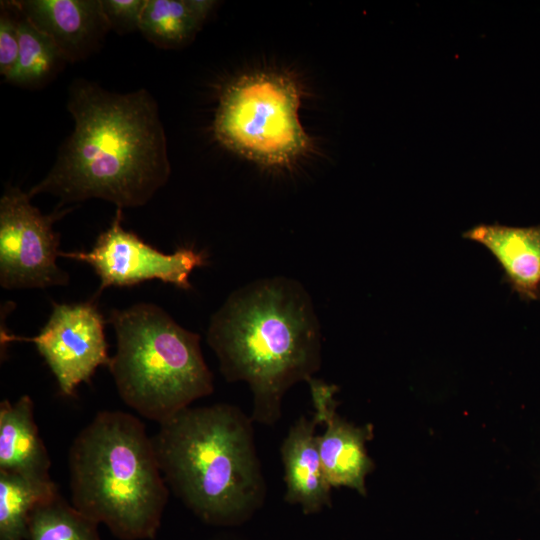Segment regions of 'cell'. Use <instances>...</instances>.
Returning <instances> with one entry per match:
<instances>
[{"label":"cell","mask_w":540,"mask_h":540,"mask_svg":"<svg viewBox=\"0 0 540 540\" xmlns=\"http://www.w3.org/2000/svg\"><path fill=\"white\" fill-rule=\"evenodd\" d=\"M301 98L298 82L286 74L243 75L220 97L214 136L227 149L259 165L291 166L313 147L299 119Z\"/></svg>","instance_id":"8992f818"},{"label":"cell","mask_w":540,"mask_h":540,"mask_svg":"<svg viewBox=\"0 0 540 540\" xmlns=\"http://www.w3.org/2000/svg\"><path fill=\"white\" fill-rule=\"evenodd\" d=\"M253 422L227 403L188 407L152 437L168 487L208 524L239 525L265 502Z\"/></svg>","instance_id":"3957f363"},{"label":"cell","mask_w":540,"mask_h":540,"mask_svg":"<svg viewBox=\"0 0 540 540\" xmlns=\"http://www.w3.org/2000/svg\"><path fill=\"white\" fill-rule=\"evenodd\" d=\"M117 349L107 366L128 406L159 424L214 391L200 336L153 303L111 311Z\"/></svg>","instance_id":"5b68a950"},{"label":"cell","mask_w":540,"mask_h":540,"mask_svg":"<svg viewBox=\"0 0 540 540\" xmlns=\"http://www.w3.org/2000/svg\"><path fill=\"white\" fill-rule=\"evenodd\" d=\"M65 63L54 43L19 11V53L16 65L5 81L24 88L42 87Z\"/></svg>","instance_id":"2e32d148"},{"label":"cell","mask_w":540,"mask_h":540,"mask_svg":"<svg viewBox=\"0 0 540 540\" xmlns=\"http://www.w3.org/2000/svg\"><path fill=\"white\" fill-rule=\"evenodd\" d=\"M122 219V209L117 208L112 223L90 251H60L59 257L89 264L100 279L97 295L111 286L128 287L153 279L190 289V274L207 264L206 253L193 247H179L165 254L125 230Z\"/></svg>","instance_id":"ba28073f"},{"label":"cell","mask_w":540,"mask_h":540,"mask_svg":"<svg viewBox=\"0 0 540 540\" xmlns=\"http://www.w3.org/2000/svg\"><path fill=\"white\" fill-rule=\"evenodd\" d=\"M215 5L211 0H147L139 31L159 48H182L194 40Z\"/></svg>","instance_id":"9a60e30c"},{"label":"cell","mask_w":540,"mask_h":540,"mask_svg":"<svg viewBox=\"0 0 540 540\" xmlns=\"http://www.w3.org/2000/svg\"><path fill=\"white\" fill-rule=\"evenodd\" d=\"M71 504L121 540L155 538L168 501L152 438L122 411H101L68 453Z\"/></svg>","instance_id":"277c9868"},{"label":"cell","mask_w":540,"mask_h":540,"mask_svg":"<svg viewBox=\"0 0 540 540\" xmlns=\"http://www.w3.org/2000/svg\"><path fill=\"white\" fill-rule=\"evenodd\" d=\"M147 0H101L109 29L123 35L139 30Z\"/></svg>","instance_id":"ffe728a7"},{"label":"cell","mask_w":540,"mask_h":540,"mask_svg":"<svg viewBox=\"0 0 540 540\" xmlns=\"http://www.w3.org/2000/svg\"><path fill=\"white\" fill-rule=\"evenodd\" d=\"M20 13L57 47L66 62L98 51L109 26L101 0H13Z\"/></svg>","instance_id":"8fae6325"},{"label":"cell","mask_w":540,"mask_h":540,"mask_svg":"<svg viewBox=\"0 0 540 540\" xmlns=\"http://www.w3.org/2000/svg\"><path fill=\"white\" fill-rule=\"evenodd\" d=\"M31 197L9 187L0 200V285L5 289L46 288L69 283V274L56 263L59 234L56 220L67 210L45 215Z\"/></svg>","instance_id":"52a82bcc"},{"label":"cell","mask_w":540,"mask_h":540,"mask_svg":"<svg viewBox=\"0 0 540 540\" xmlns=\"http://www.w3.org/2000/svg\"><path fill=\"white\" fill-rule=\"evenodd\" d=\"M313 415L325 425L317 436L324 473L332 488L347 487L366 496L365 479L374 469V462L366 450V442L373 436L372 425L356 426L337 413L335 394L338 387L315 377L307 381Z\"/></svg>","instance_id":"30bf717a"},{"label":"cell","mask_w":540,"mask_h":540,"mask_svg":"<svg viewBox=\"0 0 540 540\" xmlns=\"http://www.w3.org/2000/svg\"><path fill=\"white\" fill-rule=\"evenodd\" d=\"M207 343L228 382H245L254 422L272 426L296 383L321 367V329L305 287L292 278L256 280L232 292L211 317Z\"/></svg>","instance_id":"7a4b0ae2"},{"label":"cell","mask_w":540,"mask_h":540,"mask_svg":"<svg viewBox=\"0 0 540 540\" xmlns=\"http://www.w3.org/2000/svg\"><path fill=\"white\" fill-rule=\"evenodd\" d=\"M105 320L94 302L53 303L52 312L35 337L1 333V343H33L54 374L59 391L74 396L81 383H89L96 369L108 366Z\"/></svg>","instance_id":"9c48e42d"},{"label":"cell","mask_w":540,"mask_h":540,"mask_svg":"<svg viewBox=\"0 0 540 540\" xmlns=\"http://www.w3.org/2000/svg\"><path fill=\"white\" fill-rule=\"evenodd\" d=\"M19 53V11L12 1H1L0 74L6 79L13 71Z\"/></svg>","instance_id":"d6986e66"},{"label":"cell","mask_w":540,"mask_h":540,"mask_svg":"<svg viewBox=\"0 0 540 540\" xmlns=\"http://www.w3.org/2000/svg\"><path fill=\"white\" fill-rule=\"evenodd\" d=\"M463 236L492 253L504 271L505 281L523 300L540 299V226L481 224Z\"/></svg>","instance_id":"4fadbf2b"},{"label":"cell","mask_w":540,"mask_h":540,"mask_svg":"<svg viewBox=\"0 0 540 540\" xmlns=\"http://www.w3.org/2000/svg\"><path fill=\"white\" fill-rule=\"evenodd\" d=\"M67 110L74 129L51 170L28 192L31 198L47 193L61 204L98 198L134 208L166 184L167 139L150 92L115 93L78 78L69 87Z\"/></svg>","instance_id":"6da1fadb"},{"label":"cell","mask_w":540,"mask_h":540,"mask_svg":"<svg viewBox=\"0 0 540 540\" xmlns=\"http://www.w3.org/2000/svg\"><path fill=\"white\" fill-rule=\"evenodd\" d=\"M57 492L55 483L44 485L0 472V540H27L31 512Z\"/></svg>","instance_id":"ac0fdd59"},{"label":"cell","mask_w":540,"mask_h":540,"mask_svg":"<svg viewBox=\"0 0 540 540\" xmlns=\"http://www.w3.org/2000/svg\"><path fill=\"white\" fill-rule=\"evenodd\" d=\"M98 525L57 492L31 512L27 540H101Z\"/></svg>","instance_id":"e0dca14e"},{"label":"cell","mask_w":540,"mask_h":540,"mask_svg":"<svg viewBox=\"0 0 540 540\" xmlns=\"http://www.w3.org/2000/svg\"><path fill=\"white\" fill-rule=\"evenodd\" d=\"M51 461L34 419V403L29 395L11 403H0V472L19 475L29 481L49 485Z\"/></svg>","instance_id":"5bb4252c"},{"label":"cell","mask_w":540,"mask_h":540,"mask_svg":"<svg viewBox=\"0 0 540 540\" xmlns=\"http://www.w3.org/2000/svg\"><path fill=\"white\" fill-rule=\"evenodd\" d=\"M318 420L300 416L290 427L280 448L286 491L284 500L298 505L306 515L332 506L331 489L323 470L317 436Z\"/></svg>","instance_id":"7c38bea8"}]
</instances>
